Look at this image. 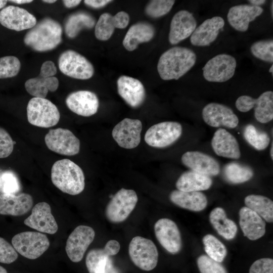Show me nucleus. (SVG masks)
<instances>
[{"label":"nucleus","mask_w":273,"mask_h":273,"mask_svg":"<svg viewBox=\"0 0 273 273\" xmlns=\"http://www.w3.org/2000/svg\"><path fill=\"white\" fill-rule=\"evenodd\" d=\"M196 58L195 53L190 49L172 47L160 57L157 64L158 72L163 80H177L194 66Z\"/></svg>","instance_id":"nucleus-1"},{"label":"nucleus","mask_w":273,"mask_h":273,"mask_svg":"<svg viewBox=\"0 0 273 273\" xmlns=\"http://www.w3.org/2000/svg\"><path fill=\"white\" fill-rule=\"evenodd\" d=\"M62 28L51 18H44L26 33L25 44L35 51L42 52L56 48L62 41Z\"/></svg>","instance_id":"nucleus-2"},{"label":"nucleus","mask_w":273,"mask_h":273,"mask_svg":"<svg viewBox=\"0 0 273 273\" xmlns=\"http://www.w3.org/2000/svg\"><path fill=\"white\" fill-rule=\"evenodd\" d=\"M51 176L54 185L63 193L76 195L84 189L85 177L82 169L69 159H63L55 162Z\"/></svg>","instance_id":"nucleus-3"},{"label":"nucleus","mask_w":273,"mask_h":273,"mask_svg":"<svg viewBox=\"0 0 273 273\" xmlns=\"http://www.w3.org/2000/svg\"><path fill=\"white\" fill-rule=\"evenodd\" d=\"M26 110L29 123L40 127H53L59 122L60 118L58 108L46 98L34 97L31 99Z\"/></svg>","instance_id":"nucleus-4"},{"label":"nucleus","mask_w":273,"mask_h":273,"mask_svg":"<svg viewBox=\"0 0 273 273\" xmlns=\"http://www.w3.org/2000/svg\"><path fill=\"white\" fill-rule=\"evenodd\" d=\"M12 246L20 254L30 259H35L49 248L50 241L47 236L37 232H23L15 235Z\"/></svg>","instance_id":"nucleus-5"},{"label":"nucleus","mask_w":273,"mask_h":273,"mask_svg":"<svg viewBox=\"0 0 273 273\" xmlns=\"http://www.w3.org/2000/svg\"><path fill=\"white\" fill-rule=\"evenodd\" d=\"M128 252L132 262L143 270L150 271L157 264L158 250L151 240L140 236L133 237L129 243Z\"/></svg>","instance_id":"nucleus-6"},{"label":"nucleus","mask_w":273,"mask_h":273,"mask_svg":"<svg viewBox=\"0 0 273 273\" xmlns=\"http://www.w3.org/2000/svg\"><path fill=\"white\" fill-rule=\"evenodd\" d=\"M58 66L64 74L81 80L89 79L95 71L93 65L85 57L71 50H66L60 55Z\"/></svg>","instance_id":"nucleus-7"},{"label":"nucleus","mask_w":273,"mask_h":273,"mask_svg":"<svg viewBox=\"0 0 273 273\" xmlns=\"http://www.w3.org/2000/svg\"><path fill=\"white\" fill-rule=\"evenodd\" d=\"M138 200V196L134 190L121 189L107 205L105 211L107 218L113 223L124 221L135 208Z\"/></svg>","instance_id":"nucleus-8"},{"label":"nucleus","mask_w":273,"mask_h":273,"mask_svg":"<svg viewBox=\"0 0 273 273\" xmlns=\"http://www.w3.org/2000/svg\"><path fill=\"white\" fill-rule=\"evenodd\" d=\"M182 131L181 125L177 122H162L149 128L144 139L151 147L165 148L175 142L181 136Z\"/></svg>","instance_id":"nucleus-9"},{"label":"nucleus","mask_w":273,"mask_h":273,"mask_svg":"<svg viewBox=\"0 0 273 273\" xmlns=\"http://www.w3.org/2000/svg\"><path fill=\"white\" fill-rule=\"evenodd\" d=\"M237 109L242 112H247L254 108V116L256 119L261 123H267L273 119V92L266 91L257 99L244 95L236 100Z\"/></svg>","instance_id":"nucleus-10"},{"label":"nucleus","mask_w":273,"mask_h":273,"mask_svg":"<svg viewBox=\"0 0 273 273\" xmlns=\"http://www.w3.org/2000/svg\"><path fill=\"white\" fill-rule=\"evenodd\" d=\"M236 66V60L231 55H217L210 59L202 68L203 77L209 82H225L234 76Z\"/></svg>","instance_id":"nucleus-11"},{"label":"nucleus","mask_w":273,"mask_h":273,"mask_svg":"<svg viewBox=\"0 0 273 273\" xmlns=\"http://www.w3.org/2000/svg\"><path fill=\"white\" fill-rule=\"evenodd\" d=\"M44 141L50 150L61 155L73 156L80 151L79 140L66 128L50 129L45 136Z\"/></svg>","instance_id":"nucleus-12"},{"label":"nucleus","mask_w":273,"mask_h":273,"mask_svg":"<svg viewBox=\"0 0 273 273\" xmlns=\"http://www.w3.org/2000/svg\"><path fill=\"white\" fill-rule=\"evenodd\" d=\"M95 236L94 229L87 225L77 226L69 236L65 250L69 258L73 262L80 261Z\"/></svg>","instance_id":"nucleus-13"},{"label":"nucleus","mask_w":273,"mask_h":273,"mask_svg":"<svg viewBox=\"0 0 273 273\" xmlns=\"http://www.w3.org/2000/svg\"><path fill=\"white\" fill-rule=\"evenodd\" d=\"M142 130V123L140 120L126 118L114 126L112 135L120 147L131 149L140 144Z\"/></svg>","instance_id":"nucleus-14"},{"label":"nucleus","mask_w":273,"mask_h":273,"mask_svg":"<svg viewBox=\"0 0 273 273\" xmlns=\"http://www.w3.org/2000/svg\"><path fill=\"white\" fill-rule=\"evenodd\" d=\"M154 232L159 243L168 252L175 254L180 251L181 235L173 220L166 218L159 219L155 223Z\"/></svg>","instance_id":"nucleus-15"},{"label":"nucleus","mask_w":273,"mask_h":273,"mask_svg":"<svg viewBox=\"0 0 273 273\" xmlns=\"http://www.w3.org/2000/svg\"><path fill=\"white\" fill-rule=\"evenodd\" d=\"M24 223L42 233L52 235L58 230V224L51 212V208L45 202L35 205L31 214L24 220Z\"/></svg>","instance_id":"nucleus-16"},{"label":"nucleus","mask_w":273,"mask_h":273,"mask_svg":"<svg viewBox=\"0 0 273 273\" xmlns=\"http://www.w3.org/2000/svg\"><path fill=\"white\" fill-rule=\"evenodd\" d=\"M202 118L208 125L218 127L224 126L229 128L236 127L239 119L229 107L219 103H210L203 109Z\"/></svg>","instance_id":"nucleus-17"},{"label":"nucleus","mask_w":273,"mask_h":273,"mask_svg":"<svg viewBox=\"0 0 273 273\" xmlns=\"http://www.w3.org/2000/svg\"><path fill=\"white\" fill-rule=\"evenodd\" d=\"M36 23L34 15L19 7L8 6L0 11V23L9 29L17 31L30 29Z\"/></svg>","instance_id":"nucleus-18"},{"label":"nucleus","mask_w":273,"mask_h":273,"mask_svg":"<svg viewBox=\"0 0 273 273\" xmlns=\"http://www.w3.org/2000/svg\"><path fill=\"white\" fill-rule=\"evenodd\" d=\"M66 104L73 113L84 117L95 114L99 107V99L89 90H78L70 94L66 99Z\"/></svg>","instance_id":"nucleus-19"},{"label":"nucleus","mask_w":273,"mask_h":273,"mask_svg":"<svg viewBox=\"0 0 273 273\" xmlns=\"http://www.w3.org/2000/svg\"><path fill=\"white\" fill-rule=\"evenodd\" d=\"M197 26L193 14L187 10L177 12L172 17L168 35L170 44H176L190 36Z\"/></svg>","instance_id":"nucleus-20"},{"label":"nucleus","mask_w":273,"mask_h":273,"mask_svg":"<svg viewBox=\"0 0 273 273\" xmlns=\"http://www.w3.org/2000/svg\"><path fill=\"white\" fill-rule=\"evenodd\" d=\"M117 86L119 96L131 107L138 108L144 103L146 92L143 84L139 80L122 75L117 79Z\"/></svg>","instance_id":"nucleus-21"},{"label":"nucleus","mask_w":273,"mask_h":273,"mask_svg":"<svg viewBox=\"0 0 273 273\" xmlns=\"http://www.w3.org/2000/svg\"><path fill=\"white\" fill-rule=\"evenodd\" d=\"M182 163L191 170L208 176L220 172L218 162L211 156L199 151H188L181 156Z\"/></svg>","instance_id":"nucleus-22"},{"label":"nucleus","mask_w":273,"mask_h":273,"mask_svg":"<svg viewBox=\"0 0 273 273\" xmlns=\"http://www.w3.org/2000/svg\"><path fill=\"white\" fill-rule=\"evenodd\" d=\"M129 21V15L124 11H120L114 16L108 13H103L96 23L95 36L100 40H107L111 37L115 28H126Z\"/></svg>","instance_id":"nucleus-23"},{"label":"nucleus","mask_w":273,"mask_h":273,"mask_svg":"<svg viewBox=\"0 0 273 273\" xmlns=\"http://www.w3.org/2000/svg\"><path fill=\"white\" fill-rule=\"evenodd\" d=\"M223 19L219 16L205 20L193 32L190 37L191 43L195 46H209L216 39L219 30L224 26Z\"/></svg>","instance_id":"nucleus-24"},{"label":"nucleus","mask_w":273,"mask_h":273,"mask_svg":"<svg viewBox=\"0 0 273 273\" xmlns=\"http://www.w3.org/2000/svg\"><path fill=\"white\" fill-rule=\"evenodd\" d=\"M260 6L240 5L231 7L228 13L227 19L230 25L237 31H246L250 22L263 12Z\"/></svg>","instance_id":"nucleus-25"},{"label":"nucleus","mask_w":273,"mask_h":273,"mask_svg":"<svg viewBox=\"0 0 273 273\" xmlns=\"http://www.w3.org/2000/svg\"><path fill=\"white\" fill-rule=\"evenodd\" d=\"M120 249L119 242L111 240L107 242L104 248H94L89 251L85 258L89 273H104L108 258L117 254Z\"/></svg>","instance_id":"nucleus-26"},{"label":"nucleus","mask_w":273,"mask_h":273,"mask_svg":"<svg viewBox=\"0 0 273 273\" xmlns=\"http://www.w3.org/2000/svg\"><path fill=\"white\" fill-rule=\"evenodd\" d=\"M33 203L31 195L21 193L18 195L13 194L0 195V214L21 216L29 212Z\"/></svg>","instance_id":"nucleus-27"},{"label":"nucleus","mask_w":273,"mask_h":273,"mask_svg":"<svg viewBox=\"0 0 273 273\" xmlns=\"http://www.w3.org/2000/svg\"><path fill=\"white\" fill-rule=\"evenodd\" d=\"M239 224L245 237L254 241L263 236L266 232L264 220L247 207H242L239 212Z\"/></svg>","instance_id":"nucleus-28"},{"label":"nucleus","mask_w":273,"mask_h":273,"mask_svg":"<svg viewBox=\"0 0 273 273\" xmlns=\"http://www.w3.org/2000/svg\"><path fill=\"white\" fill-rule=\"evenodd\" d=\"M212 148L218 156L238 159L241 153L235 137L224 128L218 129L211 140Z\"/></svg>","instance_id":"nucleus-29"},{"label":"nucleus","mask_w":273,"mask_h":273,"mask_svg":"<svg viewBox=\"0 0 273 273\" xmlns=\"http://www.w3.org/2000/svg\"><path fill=\"white\" fill-rule=\"evenodd\" d=\"M155 33V28L150 23L138 22L128 29L123 40V45L127 51H133L139 44L150 41Z\"/></svg>","instance_id":"nucleus-30"},{"label":"nucleus","mask_w":273,"mask_h":273,"mask_svg":"<svg viewBox=\"0 0 273 273\" xmlns=\"http://www.w3.org/2000/svg\"><path fill=\"white\" fill-rule=\"evenodd\" d=\"M170 201L175 205L191 211H200L207 205V199L201 192H186L173 190L169 195Z\"/></svg>","instance_id":"nucleus-31"},{"label":"nucleus","mask_w":273,"mask_h":273,"mask_svg":"<svg viewBox=\"0 0 273 273\" xmlns=\"http://www.w3.org/2000/svg\"><path fill=\"white\" fill-rule=\"evenodd\" d=\"M212 184L210 176L192 170L183 173L176 182L178 190L186 192H200L209 189Z\"/></svg>","instance_id":"nucleus-32"},{"label":"nucleus","mask_w":273,"mask_h":273,"mask_svg":"<svg viewBox=\"0 0 273 273\" xmlns=\"http://www.w3.org/2000/svg\"><path fill=\"white\" fill-rule=\"evenodd\" d=\"M209 220L217 233L227 240L235 238L238 228L235 222L227 218L224 210L221 207L213 209L209 214Z\"/></svg>","instance_id":"nucleus-33"},{"label":"nucleus","mask_w":273,"mask_h":273,"mask_svg":"<svg viewBox=\"0 0 273 273\" xmlns=\"http://www.w3.org/2000/svg\"><path fill=\"white\" fill-rule=\"evenodd\" d=\"M96 25L94 17L87 12L79 11L68 16L65 23L64 30L70 38L76 37L83 29H91Z\"/></svg>","instance_id":"nucleus-34"},{"label":"nucleus","mask_w":273,"mask_h":273,"mask_svg":"<svg viewBox=\"0 0 273 273\" xmlns=\"http://www.w3.org/2000/svg\"><path fill=\"white\" fill-rule=\"evenodd\" d=\"M59 80L55 76L43 78L39 76L28 79L25 83L26 91L35 98H45L49 92L56 91Z\"/></svg>","instance_id":"nucleus-35"},{"label":"nucleus","mask_w":273,"mask_h":273,"mask_svg":"<svg viewBox=\"0 0 273 273\" xmlns=\"http://www.w3.org/2000/svg\"><path fill=\"white\" fill-rule=\"evenodd\" d=\"M246 207L254 211L266 221H273V202L268 198L258 195H249L244 200Z\"/></svg>","instance_id":"nucleus-36"},{"label":"nucleus","mask_w":273,"mask_h":273,"mask_svg":"<svg viewBox=\"0 0 273 273\" xmlns=\"http://www.w3.org/2000/svg\"><path fill=\"white\" fill-rule=\"evenodd\" d=\"M223 174L228 182L232 184H238L249 180L253 177L254 172L247 165L232 162L224 166Z\"/></svg>","instance_id":"nucleus-37"},{"label":"nucleus","mask_w":273,"mask_h":273,"mask_svg":"<svg viewBox=\"0 0 273 273\" xmlns=\"http://www.w3.org/2000/svg\"><path fill=\"white\" fill-rule=\"evenodd\" d=\"M202 242L208 256L219 263L224 260L227 255V249L225 245L216 237L207 234L204 236Z\"/></svg>","instance_id":"nucleus-38"},{"label":"nucleus","mask_w":273,"mask_h":273,"mask_svg":"<svg viewBox=\"0 0 273 273\" xmlns=\"http://www.w3.org/2000/svg\"><path fill=\"white\" fill-rule=\"evenodd\" d=\"M244 136L248 143L257 150L265 149L270 143L267 133L258 131L252 124H248L245 127Z\"/></svg>","instance_id":"nucleus-39"},{"label":"nucleus","mask_w":273,"mask_h":273,"mask_svg":"<svg viewBox=\"0 0 273 273\" xmlns=\"http://www.w3.org/2000/svg\"><path fill=\"white\" fill-rule=\"evenodd\" d=\"M250 51L256 58L265 62H273L272 39L259 40L254 42L250 47Z\"/></svg>","instance_id":"nucleus-40"},{"label":"nucleus","mask_w":273,"mask_h":273,"mask_svg":"<svg viewBox=\"0 0 273 273\" xmlns=\"http://www.w3.org/2000/svg\"><path fill=\"white\" fill-rule=\"evenodd\" d=\"M175 1L153 0L146 5L145 13L153 18H159L167 14L172 9Z\"/></svg>","instance_id":"nucleus-41"},{"label":"nucleus","mask_w":273,"mask_h":273,"mask_svg":"<svg viewBox=\"0 0 273 273\" xmlns=\"http://www.w3.org/2000/svg\"><path fill=\"white\" fill-rule=\"evenodd\" d=\"M20 68V61L16 57L7 56L0 58V79L16 76Z\"/></svg>","instance_id":"nucleus-42"},{"label":"nucleus","mask_w":273,"mask_h":273,"mask_svg":"<svg viewBox=\"0 0 273 273\" xmlns=\"http://www.w3.org/2000/svg\"><path fill=\"white\" fill-rule=\"evenodd\" d=\"M197 264L201 273H228L223 265L206 255H200Z\"/></svg>","instance_id":"nucleus-43"},{"label":"nucleus","mask_w":273,"mask_h":273,"mask_svg":"<svg viewBox=\"0 0 273 273\" xmlns=\"http://www.w3.org/2000/svg\"><path fill=\"white\" fill-rule=\"evenodd\" d=\"M18 253L12 245L0 237V262L10 264L18 258Z\"/></svg>","instance_id":"nucleus-44"},{"label":"nucleus","mask_w":273,"mask_h":273,"mask_svg":"<svg viewBox=\"0 0 273 273\" xmlns=\"http://www.w3.org/2000/svg\"><path fill=\"white\" fill-rule=\"evenodd\" d=\"M15 142L13 141L9 133L0 127V158H4L11 155L13 151Z\"/></svg>","instance_id":"nucleus-45"},{"label":"nucleus","mask_w":273,"mask_h":273,"mask_svg":"<svg viewBox=\"0 0 273 273\" xmlns=\"http://www.w3.org/2000/svg\"><path fill=\"white\" fill-rule=\"evenodd\" d=\"M249 273H273V259L263 258L256 260L251 265Z\"/></svg>","instance_id":"nucleus-46"},{"label":"nucleus","mask_w":273,"mask_h":273,"mask_svg":"<svg viewBox=\"0 0 273 273\" xmlns=\"http://www.w3.org/2000/svg\"><path fill=\"white\" fill-rule=\"evenodd\" d=\"M2 179L5 193L13 194L18 191V182L13 174L9 172H5L3 174Z\"/></svg>","instance_id":"nucleus-47"},{"label":"nucleus","mask_w":273,"mask_h":273,"mask_svg":"<svg viewBox=\"0 0 273 273\" xmlns=\"http://www.w3.org/2000/svg\"><path fill=\"white\" fill-rule=\"evenodd\" d=\"M57 71L54 63L51 61H47L42 63L38 76L43 78L52 77L57 73Z\"/></svg>","instance_id":"nucleus-48"},{"label":"nucleus","mask_w":273,"mask_h":273,"mask_svg":"<svg viewBox=\"0 0 273 273\" xmlns=\"http://www.w3.org/2000/svg\"><path fill=\"white\" fill-rule=\"evenodd\" d=\"M112 1L109 0H85L84 3L87 6L94 9H100L105 7L109 3L112 2Z\"/></svg>","instance_id":"nucleus-49"},{"label":"nucleus","mask_w":273,"mask_h":273,"mask_svg":"<svg viewBox=\"0 0 273 273\" xmlns=\"http://www.w3.org/2000/svg\"><path fill=\"white\" fill-rule=\"evenodd\" d=\"M104 273H120L119 270L114 266L110 257L107 260Z\"/></svg>","instance_id":"nucleus-50"},{"label":"nucleus","mask_w":273,"mask_h":273,"mask_svg":"<svg viewBox=\"0 0 273 273\" xmlns=\"http://www.w3.org/2000/svg\"><path fill=\"white\" fill-rule=\"evenodd\" d=\"M81 1L79 0H64L63 4L67 8H72L78 6Z\"/></svg>","instance_id":"nucleus-51"},{"label":"nucleus","mask_w":273,"mask_h":273,"mask_svg":"<svg viewBox=\"0 0 273 273\" xmlns=\"http://www.w3.org/2000/svg\"><path fill=\"white\" fill-rule=\"evenodd\" d=\"M253 6H259L264 4L266 1L264 0H250L248 1Z\"/></svg>","instance_id":"nucleus-52"},{"label":"nucleus","mask_w":273,"mask_h":273,"mask_svg":"<svg viewBox=\"0 0 273 273\" xmlns=\"http://www.w3.org/2000/svg\"><path fill=\"white\" fill-rule=\"evenodd\" d=\"M10 2H12L17 4H24L27 3H30L33 1L30 0H13V1H9Z\"/></svg>","instance_id":"nucleus-53"},{"label":"nucleus","mask_w":273,"mask_h":273,"mask_svg":"<svg viewBox=\"0 0 273 273\" xmlns=\"http://www.w3.org/2000/svg\"><path fill=\"white\" fill-rule=\"evenodd\" d=\"M7 1L0 0V9L4 8L7 4Z\"/></svg>","instance_id":"nucleus-54"},{"label":"nucleus","mask_w":273,"mask_h":273,"mask_svg":"<svg viewBox=\"0 0 273 273\" xmlns=\"http://www.w3.org/2000/svg\"><path fill=\"white\" fill-rule=\"evenodd\" d=\"M0 273H8L6 269L0 265Z\"/></svg>","instance_id":"nucleus-55"},{"label":"nucleus","mask_w":273,"mask_h":273,"mask_svg":"<svg viewBox=\"0 0 273 273\" xmlns=\"http://www.w3.org/2000/svg\"><path fill=\"white\" fill-rule=\"evenodd\" d=\"M272 150H273V144H272V143H271V148H270V157H271V158L272 160L273 159V153H272Z\"/></svg>","instance_id":"nucleus-56"},{"label":"nucleus","mask_w":273,"mask_h":273,"mask_svg":"<svg viewBox=\"0 0 273 273\" xmlns=\"http://www.w3.org/2000/svg\"><path fill=\"white\" fill-rule=\"evenodd\" d=\"M43 2H44V3H49V4H53V3H54L56 2V1H54V0H51V1H48V0H46V1H42Z\"/></svg>","instance_id":"nucleus-57"},{"label":"nucleus","mask_w":273,"mask_h":273,"mask_svg":"<svg viewBox=\"0 0 273 273\" xmlns=\"http://www.w3.org/2000/svg\"><path fill=\"white\" fill-rule=\"evenodd\" d=\"M270 8H271V16L272 17V16H273V3H272V1L271 2V6H270Z\"/></svg>","instance_id":"nucleus-58"},{"label":"nucleus","mask_w":273,"mask_h":273,"mask_svg":"<svg viewBox=\"0 0 273 273\" xmlns=\"http://www.w3.org/2000/svg\"><path fill=\"white\" fill-rule=\"evenodd\" d=\"M269 72L270 73H272H272H273V66L272 65L271 66V67H270L269 68Z\"/></svg>","instance_id":"nucleus-59"}]
</instances>
